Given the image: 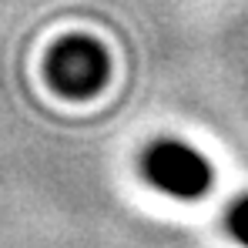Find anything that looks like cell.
<instances>
[{
  "label": "cell",
  "mask_w": 248,
  "mask_h": 248,
  "mask_svg": "<svg viewBox=\"0 0 248 248\" xmlns=\"http://www.w3.org/2000/svg\"><path fill=\"white\" fill-rule=\"evenodd\" d=\"M144 174L171 198H202L211 188V165L202 151L185 141H158L144 155Z\"/></svg>",
  "instance_id": "obj_1"
},
{
  "label": "cell",
  "mask_w": 248,
  "mask_h": 248,
  "mask_svg": "<svg viewBox=\"0 0 248 248\" xmlns=\"http://www.w3.org/2000/svg\"><path fill=\"white\" fill-rule=\"evenodd\" d=\"M50 84L67 97H91L108 81V54L91 37H67L50 50Z\"/></svg>",
  "instance_id": "obj_2"
},
{
  "label": "cell",
  "mask_w": 248,
  "mask_h": 248,
  "mask_svg": "<svg viewBox=\"0 0 248 248\" xmlns=\"http://www.w3.org/2000/svg\"><path fill=\"white\" fill-rule=\"evenodd\" d=\"M228 232L235 235V242H242L248 248V195L228 208Z\"/></svg>",
  "instance_id": "obj_3"
}]
</instances>
